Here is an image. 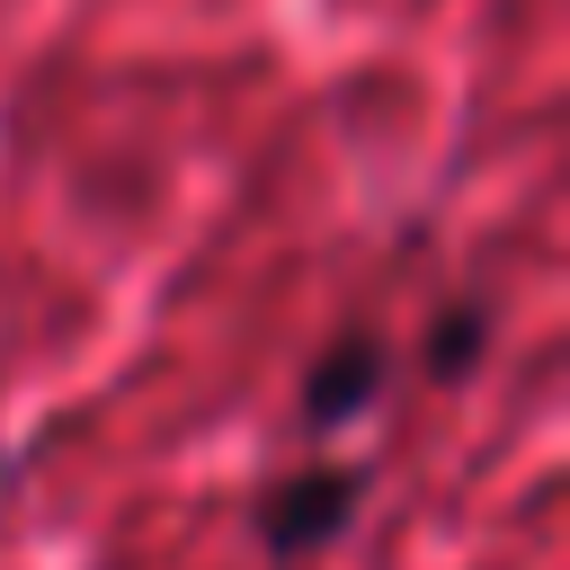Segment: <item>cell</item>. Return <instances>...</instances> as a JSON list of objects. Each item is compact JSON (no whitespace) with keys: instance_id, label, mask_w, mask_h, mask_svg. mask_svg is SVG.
I'll return each instance as SVG.
<instances>
[{"instance_id":"obj_1","label":"cell","mask_w":570,"mask_h":570,"mask_svg":"<svg viewBox=\"0 0 570 570\" xmlns=\"http://www.w3.org/2000/svg\"><path fill=\"white\" fill-rule=\"evenodd\" d=\"M356 508H365V463H303V472H285V481L258 490V543L276 561L330 552Z\"/></svg>"},{"instance_id":"obj_2","label":"cell","mask_w":570,"mask_h":570,"mask_svg":"<svg viewBox=\"0 0 570 570\" xmlns=\"http://www.w3.org/2000/svg\"><path fill=\"white\" fill-rule=\"evenodd\" d=\"M392 383V347L374 338V330H338L312 365H303V428H347V419H365L374 410V392Z\"/></svg>"},{"instance_id":"obj_3","label":"cell","mask_w":570,"mask_h":570,"mask_svg":"<svg viewBox=\"0 0 570 570\" xmlns=\"http://www.w3.org/2000/svg\"><path fill=\"white\" fill-rule=\"evenodd\" d=\"M481 356H490V312H481L472 294H454V303L428 321V338H419V365H428L436 383H463Z\"/></svg>"}]
</instances>
